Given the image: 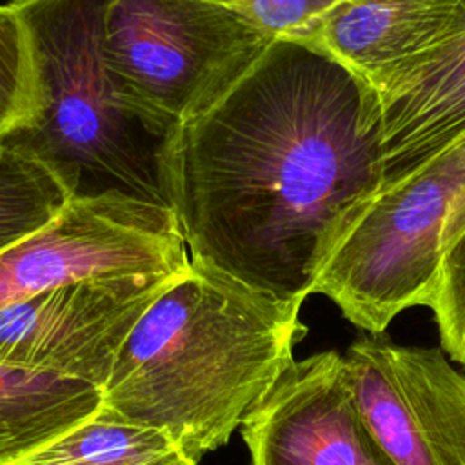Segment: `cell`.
I'll return each mask as SVG.
<instances>
[{
	"label": "cell",
	"mask_w": 465,
	"mask_h": 465,
	"mask_svg": "<svg viewBox=\"0 0 465 465\" xmlns=\"http://www.w3.org/2000/svg\"><path fill=\"white\" fill-rule=\"evenodd\" d=\"M167 183L191 263L302 305L378 196L376 93L320 47L272 40L176 127Z\"/></svg>",
	"instance_id": "cell-1"
},
{
	"label": "cell",
	"mask_w": 465,
	"mask_h": 465,
	"mask_svg": "<svg viewBox=\"0 0 465 465\" xmlns=\"http://www.w3.org/2000/svg\"><path fill=\"white\" fill-rule=\"evenodd\" d=\"M300 307L189 262L120 347L104 407L163 430L200 463L294 360L307 334Z\"/></svg>",
	"instance_id": "cell-2"
},
{
	"label": "cell",
	"mask_w": 465,
	"mask_h": 465,
	"mask_svg": "<svg viewBox=\"0 0 465 465\" xmlns=\"http://www.w3.org/2000/svg\"><path fill=\"white\" fill-rule=\"evenodd\" d=\"M107 0H11L35 62L36 107L0 145L49 167L71 198L120 196L169 209L162 129L120 94L102 54Z\"/></svg>",
	"instance_id": "cell-3"
},
{
	"label": "cell",
	"mask_w": 465,
	"mask_h": 465,
	"mask_svg": "<svg viewBox=\"0 0 465 465\" xmlns=\"http://www.w3.org/2000/svg\"><path fill=\"white\" fill-rule=\"evenodd\" d=\"M465 227V140L378 194L340 240L312 294L367 334L430 307L443 256Z\"/></svg>",
	"instance_id": "cell-4"
},
{
	"label": "cell",
	"mask_w": 465,
	"mask_h": 465,
	"mask_svg": "<svg viewBox=\"0 0 465 465\" xmlns=\"http://www.w3.org/2000/svg\"><path fill=\"white\" fill-rule=\"evenodd\" d=\"M271 42L222 0H107L102 22L120 94L173 134Z\"/></svg>",
	"instance_id": "cell-5"
},
{
	"label": "cell",
	"mask_w": 465,
	"mask_h": 465,
	"mask_svg": "<svg viewBox=\"0 0 465 465\" xmlns=\"http://www.w3.org/2000/svg\"><path fill=\"white\" fill-rule=\"evenodd\" d=\"M187 265L173 211L120 196L73 198L51 223L0 254V309L80 280Z\"/></svg>",
	"instance_id": "cell-6"
},
{
	"label": "cell",
	"mask_w": 465,
	"mask_h": 465,
	"mask_svg": "<svg viewBox=\"0 0 465 465\" xmlns=\"http://www.w3.org/2000/svg\"><path fill=\"white\" fill-rule=\"evenodd\" d=\"M343 358L360 411L394 465H465V374L443 349L365 332Z\"/></svg>",
	"instance_id": "cell-7"
},
{
	"label": "cell",
	"mask_w": 465,
	"mask_h": 465,
	"mask_svg": "<svg viewBox=\"0 0 465 465\" xmlns=\"http://www.w3.org/2000/svg\"><path fill=\"white\" fill-rule=\"evenodd\" d=\"M178 272L89 278L2 307L0 363L104 389L131 329Z\"/></svg>",
	"instance_id": "cell-8"
},
{
	"label": "cell",
	"mask_w": 465,
	"mask_h": 465,
	"mask_svg": "<svg viewBox=\"0 0 465 465\" xmlns=\"http://www.w3.org/2000/svg\"><path fill=\"white\" fill-rule=\"evenodd\" d=\"M240 429L251 465H394L372 436L336 351L292 360Z\"/></svg>",
	"instance_id": "cell-9"
},
{
	"label": "cell",
	"mask_w": 465,
	"mask_h": 465,
	"mask_svg": "<svg viewBox=\"0 0 465 465\" xmlns=\"http://www.w3.org/2000/svg\"><path fill=\"white\" fill-rule=\"evenodd\" d=\"M376 98L381 194L465 140V33L392 78Z\"/></svg>",
	"instance_id": "cell-10"
},
{
	"label": "cell",
	"mask_w": 465,
	"mask_h": 465,
	"mask_svg": "<svg viewBox=\"0 0 465 465\" xmlns=\"http://www.w3.org/2000/svg\"><path fill=\"white\" fill-rule=\"evenodd\" d=\"M463 33L465 0H340L314 45L376 93Z\"/></svg>",
	"instance_id": "cell-11"
},
{
	"label": "cell",
	"mask_w": 465,
	"mask_h": 465,
	"mask_svg": "<svg viewBox=\"0 0 465 465\" xmlns=\"http://www.w3.org/2000/svg\"><path fill=\"white\" fill-rule=\"evenodd\" d=\"M102 405V389L87 381L0 363V465L36 450Z\"/></svg>",
	"instance_id": "cell-12"
},
{
	"label": "cell",
	"mask_w": 465,
	"mask_h": 465,
	"mask_svg": "<svg viewBox=\"0 0 465 465\" xmlns=\"http://www.w3.org/2000/svg\"><path fill=\"white\" fill-rule=\"evenodd\" d=\"M11 465H198L163 430L98 412Z\"/></svg>",
	"instance_id": "cell-13"
},
{
	"label": "cell",
	"mask_w": 465,
	"mask_h": 465,
	"mask_svg": "<svg viewBox=\"0 0 465 465\" xmlns=\"http://www.w3.org/2000/svg\"><path fill=\"white\" fill-rule=\"evenodd\" d=\"M71 200L49 167L0 145V254L51 223Z\"/></svg>",
	"instance_id": "cell-14"
},
{
	"label": "cell",
	"mask_w": 465,
	"mask_h": 465,
	"mask_svg": "<svg viewBox=\"0 0 465 465\" xmlns=\"http://www.w3.org/2000/svg\"><path fill=\"white\" fill-rule=\"evenodd\" d=\"M36 107L35 62L18 11L0 4V138L25 125Z\"/></svg>",
	"instance_id": "cell-15"
},
{
	"label": "cell",
	"mask_w": 465,
	"mask_h": 465,
	"mask_svg": "<svg viewBox=\"0 0 465 465\" xmlns=\"http://www.w3.org/2000/svg\"><path fill=\"white\" fill-rule=\"evenodd\" d=\"M269 40L314 45L323 18L340 0H222Z\"/></svg>",
	"instance_id": "cell-16"
},
{
	"label": "cell",
	"mask_w": 465,
	"mask_h": 465,
	"mask_svg": "<svg viewBox=\"0 0 465 465\" xmlns=\"http://www.w3.org/2000/svg\"><path fill=\"white\" fill-rule=\"evenodd\" d=\"M445 354L465 367V227L449 245L430 305Z\"/></svg>",
	"instance_id": "cell-17"
}]
</instances>
